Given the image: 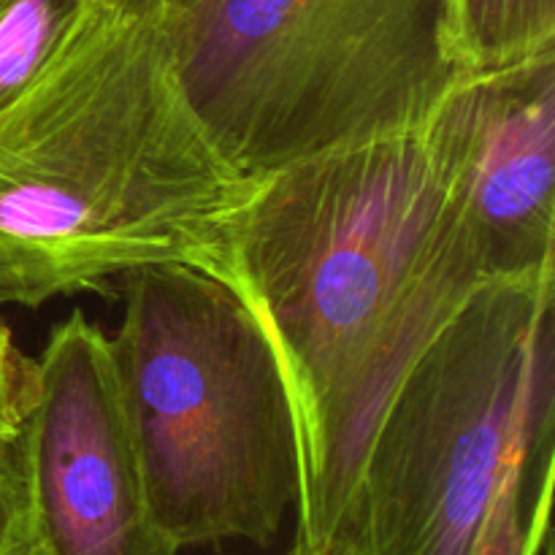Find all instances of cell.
Segmentation results:
<instances>
[{
    "label": "cell",
    "mask_w": 555,
    "mask_h": 555,
    "mask_svg": "<svg viewBox=\"0 0 555 555\" xmlns=\"http://www.w3.org/2000/svg\"><path fill=\"white\" fill-rule=\"evenodd\" d=\"M98 3L101 0H0V106L47 70Z\"/></svg>",
    "instance_id": "cell-8"
},
{
    "label": "cell",
    "mask_w": 555,
    "mask_h": 555,
    "mask_svg": "<svg viewBox=\"0 0 555 555\" xmlns=\"http://www.w3.org/2000/svg\"><path fill=\"white\" fill-rule=\"evenodd\" d=\"M459 49L469 74L555 52V0H459Z\"/></svg>",
    "instance_id": "cell-7"
},
{
    "label": "cell",
    "mask_w": 555,
    "mask_h": 555,
    "mask_svg": "<svg viewBox=\"0 0 555 555\" xmlns=\"http://www.w3.org/2000/svg\"><path fill=\"white\" fill-rule=\"evenodd\" d=\"M285 555H358L356 551H352L350 545H328V547H309V545H298L293 547L291 553Z\"/></svg>",
    "instance_id": "cell-12"
},
{
    "label": "cell",
    "mask_w": 555,
    "mask_h": 555,
    "mask_svg": "<svg viewBox=\"0 0 555 555\" xmlns=\"http://www.w3.org/2000/svg\"><path fill=\"white\" fill-rule=\"evenodd\" d=\"M542 555H551V547H547V551H545V553H542Z\"/></svg>",
    "instance_id": "cell-14"
},
{
    "label": "cell",
    "mask_w": 555,
    "mask_h": 555,
    "mask_svg": "<svg viewBox=\"0 0 555 555\" xmlns=\"http://www.w3.org/2000/svg\"><path fill=\"white\" fill-rule=\"evenodd\" d=\"M20 448L30 504L25 555L182 553L152 509L108 336L79 309L36 358Z\"/></svg>",
    "instance_id": "cell-5"
},
{
    "label": "cell",
    "mask_w": 555,
    "mask_h": 555,
    "mask_svg": "<svg viewBox=\"0 0 555 555\" xmlns=\"http://www.w3.org/2000/svg\"><path fill=\"white\" fill-rule=\"evenodd\" d=\"M108 339L152 509L184 547L280 537L301 450L280 358L249 304L190 266L119 276Z\"/></svg>",
    "instance_id": "cell-3"
},
{
    "label": "cell",
    "mask_w": 555,
    "mask_h": 555,
    "mask_svg": "<svg viewBox=\"0 0 555 555\" xmlns=\"http://www.w3.org/2000/svg\"><path fill=\"white\" fill-rule=\"evenodd\" d=\"M461 195L493 276L555 271V52L453 90Z\"/></svg>",
    "instance_id": "cell-6"
},
{
    "label": "cell",
    "mask_w": 555,
    "mask_h": 555,
    "mask_svg": "<svg viewBox=\"0 0 555 555\" xmlns=\"http://www.w3.org/2000/svg\"><path fill=\"white\" fill-rule=\"evenodd\" d=\"M236 269L296 417V542L341 545L390 390L482 282L502 280L466 220L453 92L421 128L260 177Z\"/></svg>",
    "instance_id": "cell-1"
},
{
    "label": "cell",
    "mask_w": 555,
    "mask_h": 555,
    "mask_svg": "<svg viewBox=\"0 0 555 555\" xmlns=\"http://www.w3.org/2000/svg\"><path fill=\"white\" fill-rule=\"evenodd\" d=\"M555 271L482 282L426 341L369 437L341 545L472 555L520 455L553 453Z\"/></svg>",
    "instance_id": "cell-4"
},
{
    "label": "cell",
    "mask_w": 555,
    "mask_h": 555,
    "mask_svg": "<svg viewBox=\"0 0 555 555\" xmlns=\"http://www.w3.org/2000/svg\"><path fill=\"white\" fill-rule=\"evenodd\" d=\"M168 3H171V5H188V3H193V0H168Z\"/></svg>",
    "instance_id": "cell-13"
},
{
    "label": "cell",
    "mask_w": 555,
    "mask_h": 555,
    "mask_svg": "<svg viewBox=\"0 0 555 555\" xmlns=\"http://www.w3.org/2000/svg\"><path fill=\"white\" fill-rule=\"evenodd\" d=\"M553 453L520 455L504 475L472 555H542L551 547Z\"/></svg>",
    "instance_id": "cell-9"
},
{
    "label": "cell",
    "mask_w": 555,
    "mask_h": 555,
    "mask_svg": "<svg viewBox=\"0 0 555 555\" xmlns=\"http://www.w3.org/2000/svg\"><path fill=\"white\" fill-rule=\"evenodd\" d=\"M260 177L206 125L168 0H101L0 106V304L41 309L150 266L238 293L236 236Z\"/></svg>",
    "instance_id": "cell-2"
},
{
    "label": "cell",
    "mask_w": 555,
    "mask_h": 555,
    "mask_svg": "<svg viewBox=\"0 0 555 555\" xmlns=\"http://www.w3.org/2000/svg\"><path fill=\"white\" fill-rule=\"evenodd\" d=\"M27 542L30 504L20 437L0 439V555H25Z\"/></svg>",
    "instance_id": "cell-10"
},
{
    "label": "cell",
    "mask_w": 555,
    "mask_h": 555,
    "mask_svg": "<svg viewBox=\"0 0 555 555\" xmlns=\"http://www.w3.org/2000/svg\"><path fill=\"white\" fill-rule=\"evenodd\" d=\"M36 396V358L16 347L11 331L0 323V439L22 434Z\"/></svg>",
    "instance_id": "cell-11"
}]
</instances>
